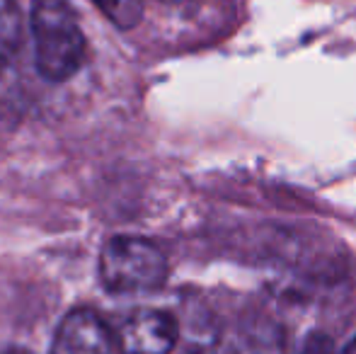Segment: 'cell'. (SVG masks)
I'll return each instance as SVG.
<instances>
[{
	"label": "cell",
	"mask_w": 356,
	"mask_h": 354,
	"mask_svg": "<svg viewBox=\"0 0 356 354\" xmlns=\"http://www.w3.org/2000/svg\"><path fill=\"white\" fill-rule=\"evenodd\" d=\"M104 17L119 29H131L143 17V0H95Z\"/></svg>",
	"instance_id": "8992f818"
},
{
	"label": "cell",
	"mask_w": 356,
	"mask_h": 354,
	"mask_svg": "<svg viewBox=\"0 0 356 354\" xmlns=\"http://www.w3.org/2000/svg\"><path fill=\"white\" fill-rule=\"evenodd\" d=\"M342 354H356V337H354L352 342H349L347 347H344V350H342Z\"/></svg>",
	"instance_id": "ba28073f"
},
{
	"label": "cell",
	"mask_w": 356,
	"mask_h": 354,
	"mask_svg": "<svg viewBox=\"0 0 356 354\" xmlns=\"http://www.w3.org/2000/svg\"><path fill=\"white\" fill-rule=\"evenodd\" d=\"M291 354H334V342L325 332H310Z\"/></svg>",
	"instance_id": "52a82bcc"
},
{
	"label": "cell",
	"mask_w": 356,
	"mask_h": 354,
	"mask_svg": "<svg viewBox=\"0 0 356 354\" xmlns=\"http://www.w3.org/2000/svg\"><path fill=\"white\" fill-rule=\"evenodd\" d=\"M179 325L165 311H136L114 332V347L122 354H170L177 345Z\"/></svg>",
	"instance_id": "3957f363"
},
{
	"label": "cell",
	"mask_w": 356,
	"mask_h": 354,
	"mask_svg": "<svg viewBox=\"0 0 356 354\" xmlns=\"http://www.w3.org/2000/svg\"><path fill=\"white\" fill-rule=\"evenodd\" d=\"M99 279L112 293L153 291L168 279V260L150 241L117 236L102 248Z\"/></svg>",
	"instance_id": "7a4b0ae2"
},
{
	"label": "cell",
	"mask_w": 356,
	"mask_h": 354,
	"mask_svg": "<svg viewBox=\"0 0 356 354\" xmlns=\"http://www.w3.org/2000/svg\"><path fill=\"white\" fill-rule=\"evenodd\" d=\"M32 37L37 71L61 83L80 71L85 61V34L68 0H34Z\"/></svg>",
	"instance_id": "6da1fadb"
},
{
	"label": "cell",
	"mask_w": 356,
	"mask_h": 354,
	"mask_svg": "<svg viewBox=\"0 0 356 354\" xmlns=\"http://www.w3.org/2000/svg\"><path fill=\"white\" fill-rule=\"evenodd\" d=\"M22 47V15L15 0H0V71L10 66Z\"/></svg>",
	"instance_id": "5b68a950"
},
{
	"label": "cell",
	"mask_w": 356,
	"mask_h": 354,
	"mask_svg": "<svg viewBox=\"0 0 356 354\" xmlns=\"http://www.w3.org/2000/svg\"><path fill=\"white\" fill-rule=\"evenodd\" d=\"M3 354H29V352H24V350H8V352H3Z\"/></svg>",
	"instance_id": "9c48e42d"
},
{
	"label": "cell",
	"mask_w": 356,
	"mask_h": 354,
	"mask_svg": "<svg viewBox=\"0 0 356 354\" xmlns=\"http://www.w3.org/2000/svg\"><path fill=\"white\" fill-rule=\"evenodd\" d=\"M114 332L90 308H75L61 321L51 354H112Z\"/></svg>",
	"instance_id": "277c9868"
}]
</instances>
